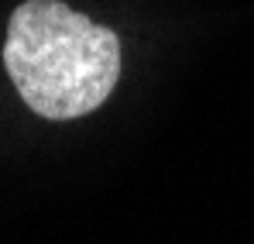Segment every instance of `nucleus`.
<instances>
[{"label": "nucleus", "instance_id": "obj_1", "mask_svg": "<svg viewBox=\"0 0 254 244\" xmlns=\"http://www.w3.org/2000/svg\"><path fill=\"white\" fill-rule=\"evenodd\" d=\"M3 69L38 117L76 121L117 89L121 38L62 0H24L7 21Z\"/></svg>", "mask_w": 254, "mask_h": 244}]
</instances>
